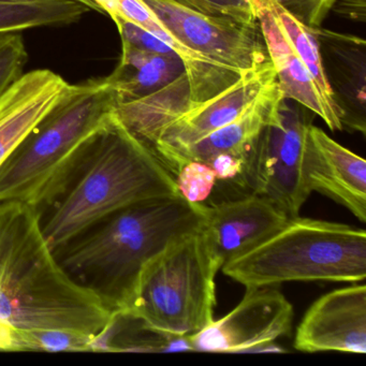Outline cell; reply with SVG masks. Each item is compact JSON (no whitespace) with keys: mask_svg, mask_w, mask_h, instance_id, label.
Listing matches in <instances>:
<instances>
[{"mask_svg":"<svg viewBox=\"0 0 366 366\" xmlns=\"http://www.w3.org/2000/svg\"><path fill=\"white\" fill-rule=\"evenodd\" d=\"M117 104L106 78L69 85L0 167V202L18 201L39 209L59 201Z\"/></svg>","mask_w":366,"mask_h":366,"instance_id":"277c9868","label":"cell"},{"mask_svg":"<svg viewBox=\"0 0 366 366\" xmlns=\"http://www.w3.org/2000/svg\"><path fill=\"white\" fill-rule=\"evenodd\" d=\"M177 192L190 203H203L213 192L216 174L207 164L186 162L174 174Z\"/></svg>","mask_w":366,"mask_h":366,"instance_id":"d4e9b609","label":"cell"},{"mask_svg":"<svg viewBox=\"0 0 366 366\" xmlns=\"http://www.w3.org/2000/svg\"><path fill=\"white\" fill-rule=\"evenodd\" d=\"M92 1L98 6L102 14H109L110 18H113L117 14L119 0H92Z\"/></svg>","mask_w":366,"mask_h":366,"instance_id":"f546056e","label":"cell"},{"mask_svg":"<svg viewBox=\"0 0 366 366\" xmlns=\"http://www.w3.org/2000/svg\"><path fill=\"white\" fill-rule=\"evenodd\" d=\"M205 164L213 169L216 179L234 181L243 171L244 160L230 154H218L207 160Z\"/></svg>","mask_w":366,"mask_h":366,"instance_id":"83f0119b","label":"cell"},{"mask_svg":"<svg viewBox=\"0 0 366 366\" xmlns=\"http://www.w3.org/2000/svg\"><path fill=\"white\" fill-rule=\"evenodd\" d=\"M89 11L74 0H0V34L69 26Z\"/></svg>","mask_w":366,"mask_h":366,"instance_id":"ffe728a7","label":"cell"},{"mask_svg":"<svg viewBox=\"0 0 366 366\" xmlns=\"http://www.w3.org/2000/svg\"><path fill=\"white\" fill-rule=\"evenodd\" d=\"M256 5L259 27L284 97L318 115L332 132L344 129L335 100L321 89L310 68L291 46L271 0H256Z\"/></svg>","mask_w":366,"mask_h":366,"instance_id":"4fadbf2b","label":"cell"},{"mask_svg":"<svg viewBox=\"0 0 366 366\" xmlns=\"http://www.w3.org/2000/svg\"><path fill=\"white\" fill-rule=\"evenodd\" d=\"M222 269L246 288L289 282L357 284L366 278V232L349 224L295 216Z\"/></svg>","mask_w":366,"mask_h":366,"instance_id":"5b68a950","label":"cell"},{"mask_svg":"<svg viewBox=\"0 0 366 366\" xmlns=\"http://www.w3.org/2000/svg\"><path fill=\"white\" fill-rule=\"evenodd\" d=\"M272 8L277 16L278 21L282 24V29L286 31L291 46L295 49L302 61L310 68L312 76L316 79L321 89L333 97L329 83L327 81V76L325 74V70L321 61L320 52H319L318 41L315 36L312 29L304 25L299 20L291 16L286 10L282 9L280 5L271 0ZM334 98V97H333Z\"/></svg>","mask_w":366,"mask_h":366,"instance_id":"7402d4cb","label":"cell"},{"mask_svg":"<svg viewBox=\"0 0 366 366\" xmlns=\"http://www.w3.org/2000/svg\"><path fill=\"white\" fill-rule=\"evenodd\" d=\"M277 81L267 85L254 102L230 123L203 137L192 144L160 157L174 175L186 162L205 164L218 154H230L244 160L252 141L258 136L272 112L282 99Z\"/></svg>","mask_w":366,"mask_h":366,"instance_id":"e0dca14e","label":"cell"},{"mask_svg":"<svg viewBox=\"0 0 366 366\" xmlns=\"http://www.w3.org/2000/svg\"><path fill=\"white\" fill-rule=\"evenodd\" d=\"M310 29H319L338 0H274Z\"/></svg>","mask_w":366,"mask_h":366,"instance_id":"484cf974","label":"cell"},{"mask_svg":"<svg viewBox=\"0 0 366 366\" xmlns=\"http://www.w3.org/2000/svg\"><path fill=\"white\" fill-rule=\"evenodd\" d=\"M69 83L48 69L23 74L0 98V167L59 102Z\"/></svg>","mask_w":366,"mask_h":366,"instance_id":"2e32d148","label":"cell"},{"mask_svg":"<svg viewBox=\"0 0 366 366\" xmlns=\"http://www.w3.org/2000/svg\"><path fill=\"white\" fill-rule=\"evenodd\" d=\"M115 314L61 267L39 209L0 202V351L12 334L26 330H70L99 340Z\"/></svg>","mask_w":366,"mask_h":366,"instance_id":"6da1fadb","label":"cell"},{"mask_svg":"<svg viewBox=\"0 0 366 366\" xmlns=\"http://www.w3.org/2000/svg\"><path fill=\"white\" fill-rule=\"evenodd\" d=\"M293 317L292 305L275 287L246 288L229 314L188 338L194 351L254 352L260 345L290 333Z\"/></svg>","mask_w":366,"mask_h":366,"instance_id":"9c48e42d","label":"cell"},{"mask_svg":"<svg viewBox=\"0 0 366 366\" xmlns=\"http://www.w3.org/2000/svg\"><path fill=\"white\" fill-rule=\"evenodd\" d=\"M289 218L269 199L252 192L207 205L200 230L214 260L222 267L277 232Z\"/></svg>","mask_w":366,"mask_h":366,"instance_id":"8fae6325","label":"cell"},{"mask_svg":"<svg viewBox=\"0 0 366 366\" xmlns=\"http://www.w3.org/2000/svg\"><path fill=\"white\" fill-rule=\"evenodd\" d=\"M179 196L174 175L117 114L100 130L80 177L42 224L56 254L102 220L143 201Z\"/></svg>","mask_w":366,"mask_h":366,"instance_id":"3957f363","label":"cell"},{"mask_svg":"<svg viewBox=\"0 0 366 366\" xmlns=\"http://www.w3.org/2000/svg\"><path fill=\"white\" fill-rule=\"evenodd\" d=\"M274 81L276 72L271 61L245 72L230 86L214 97L192 104L169 124L153 145L154 151L160 158L219 129L237 119Z\"/></svg>","mask_w":366,"mask_h":366,"instance_id":"7c38bea8","label":"cell"},{"mask_svg":"<svg viewBox=\"0 0 366 366\" xmlns=\"http://www.w3.org/2000/svg\"><path fill=\"white\" fill-rule=\"evenodd\" d=\"M312 115L282 98L244 157L234 179L254 194L269 199L288 217L300 215L312 194L305 172L306 144Z\"/></svg>","mask_w":366,"mask_h":366,"instance_id":"52a82bcc","label":"cell"},{"mask_svg":"<svg viewBox=\"0 0 366 366\" xmlns=\"http://www.w3.org/2000/svg\"><path fill=\"white\" fill-rule=\"evenodd\" d=\"M335 6L342 16L361 22L365 21L366 0H338Z\"/></svg>","mask_w":366,"mask_h":366,"instance_id":"f1b7e54d","label":"cell"},{"mask_svg":"<svg viewBox=\"0 0 366 366\" xmlns=\"http://www.w3.org/2000/svg\"><path fill=\"white\" fill-rule=\"evenodd\" d=\"M192 104L185 72L156 93L117 104L115 114L130 132L153 147L162 130Z\"/></svg>","mask_w":366,"mask_h":366,"instance_id":"d6986e66","label":"cell"},{"mask_svg":"<svg viewBox=\"0 0 366 366\" xmlns=\"http://www.w3.org/2000/svg\"><path fill=\"white\" fill-rule=\"evenodd\" d=\"M205 207L181 196L137 203L74 239L57 258L72 278L96 291L113 312H124L144 265L177 237L200 229Z\"/></svg>","mask_w":366,"mask_h":366,"instance_id":"7a4b0ae2","label":"cell"},{"mask_svg":"<svg viewBox=\"0 0 366 366\" xmlns=\"http://www.w3.org/2000/svg\"><path fill=\"white\" fill-rule=\"evenodd\" d=\"M305 172L310 192H320L366 222V162L312 125L306 144Z\"/></svg>","mask_w":366,"mask_h":366,"instance_id":"5bb4252c","label":"cell"},{"mask_svg":"<svg viewBox=\"0 0 366 366\" xmlns=\"http://www.w3.org/2000/svg\"><path fill=\"white\" fill-rule=\"evenodd\" d=\"M205 16L227 19L249 26L258 24L256 0H173Z\"/></svg>","mask_w":366,"mask_h":366,"instance_id":"cb8c5ba5","label":"cell"},{"mask_svg":"<svg viewBox=\"0 0 366 366\" xmlns=\"http://www.w3.org/2000/svg\"><path fill=\"white\" fill-rule=\"evenodd\" d=\"M220 269L200 229L185 233L144 265L122 312L164 333L194 335L214 320Z\"/></svg>","mask_w":366,"mask_h":366,"instance_id":"8992f818","label":"cell"},{"mask_svg":"<svg viewBox=\"0 0 366 366\" xmlns=\"http://www.w3.org/2000/svg\"><path fill=\"white\" fill-rule=\"evenodd\" d=\"M182 46L239 74L269 61L259 25L205 16L173 0H142Z\"/></svg>","mask_w":366,"mask_h":366,"instance_id":"ba28073f","label":"cell"},{"mask_svg":"<svg viewBox=\"0 0 366 366\" xmlns=\"http://www.w3.org/2000/svg\"><path fill=\"white\" fill-rule=\"evenodd\" d=\"M96 351L173 352L194 349L187 336L164 333L149 327L136 317L117 312L106 333L98 340Z\"/></svg>","mask_w":366,"mask_h":366,"instance_id":"44dd1931","label":"cell"},{"mask_svg":"<svg viewBox=\"0 0 366 366\" xmlns=\"http://www.w3.org/2000/svg\"><path fill=\"white\" fill-rule=\"evenodd\" d=\"M302 352H366V286L353 284L319 297L297 329Z\"/></svg>","mask_w":366,"mask_h":366,"instance_id":"30bf717a","label":"cell"},{"mask_svg":"<svg viewBox=\"0 0 366 366\" xmlns=\"http://www.w3.org/2000/svg\"><path fill=\"white\" fill-rule=\"evenodd\" d=\"M74 1H78V3L82 4L85 7L89 8L91 11H96L98 14H102V10L98 8V6L96 5L95 3H93L92 0H74Z\"/></svg>","mask_w":366,"mask_h":366,"instance_id":"4dcf8cb0","label":"cell"},{"mask_svg":"<svg viewBox=\"0 0 366 366\" xmlns=\"http://www.w3.org/2000/svg\"><path fill=\"white\" fill-rule=\"evenodd\" d=\"M183 74L185 66L179 55L147 52L122 42L121 61L106 80L123 104L156 93Z\"/></svg>","mask_w":366,"mask_h":366,"instance_id":"ac0fdd59","label":"cell"},{"mask_svg":"<svg viewBox=\"0 0 366 366\" xmlns=\"http://www.w3.org/2000/svg\"><path fill=\"white\" fill-rule=\"evenodd\" d=\"M27 61L22 31L0 34V98L24 74Z\"/></svg>","mask_w":366,"mask_h":366,"instance_id":"603a6c76","label":"cell"},{"mask_svg":"<svg viewBox=\"0 0 366 366\" xmlns=\"http://www.w3.org/2000/svg\"><path fill=\"white\" fill-rule=\"evenodd\" d=\"M113 22L117 25L122 42L124 44H129V46L140 49V50L147 51V52L157 53V54H177L168 44H164L162 40L149 31H145L128 21L123 20V19H114Z\"/></svg>","mask_w":366,"mask_h":366,"instance_id":"4316f807","label":"cell"},{"mask_svg":"<svg viewBox=\"0 0 366 366\" xmlns=\"http://www.w3.org/2000/svg\"><path fill=\"white\" fill-rule=\"evenodd\" d=\"M342 128L366 134V44L362 38L312 29Z\"/></svg>","mask_w":366,"mask_h":366,"instance_id":"9a60e30c","label":"cell"}]
</instances>
